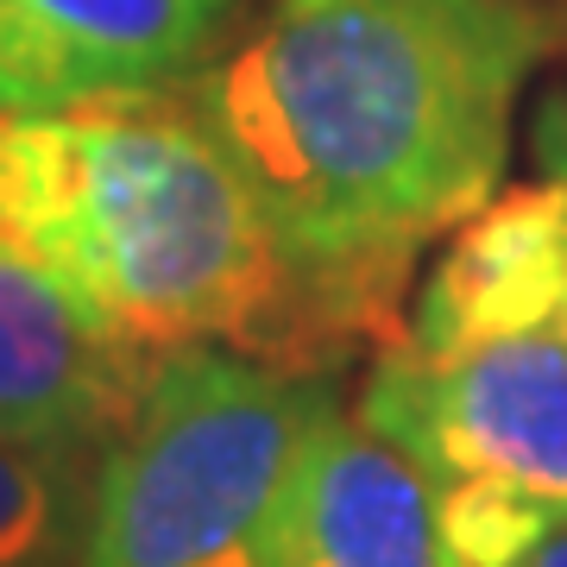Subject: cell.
<instances>
[{
  "label": "cell",
  "mask_w": 567,
  "mask_h": 567,
  "mask_svg": "<svg viewBox=\"0 0 567 567\" xmlns=\"http://www.w3.org/2000/svg\"><path fill=\"white\" fill-rule=\"evenodd\" d=\"M341 410V372L227 347L158 353L107 442L82 567H265L290 473Z\"/></svg>",
  "instance_id": "3"
},
{
  "label": "cell",
  "mask_w": 567,
  "mask_h": 567,
  "mask_svg": "<svg viewBox=\"0 0 567 567\" xmlns=\"http://www.w3.org/2000/svg\"><path fill=\"white\" fill-rule=\"evenodd\" d=\"M517 567H567V529H555L548 543H536V548H529V555H524Z\"/></svg>",
  "instance_id": "10"
},
{
  "label": "cell",
  "mask_w": 567,
  "mask_h": 567,
  "mask_svg": "<svg viewBox=\"0 0 567 567\" xmlns=\"http://www.w3.org/2000/svg\"><path fill=\"white\" fill-rule=\"evenodd\" d=\"M548 39L536 0H271L183 102L372 360L404 341L416 259L498 196Z\"/></svg>",
  "instance_id": "1"
},
{
  "label": "cell",
  "mask_w": 567,
  "mask_h": 567,
  "mask_svg": "<svg viewBox=\"0 0 567 567\" xmlns=\"http://www.w3.org/2000/svg\"><path fill=\"white\" fill-rule=\"evenodd\" d=\"M95 480V454H58L0 435V567H82Z\"/></svg>",
  "instance_id": "9"
},
{
  "label": "cell",
  "mask_w": 567,
  "mask_h": 567,
  "mask_svg": "<svg viewBox=\"0 0 567 567\" xmlns=\"http://www.w3.org/2000/svg\"><path fill=\"white\" fill-rule=\"evenodd\" d=\"M555 334H561V341H567V303H561V316H555Z\"/></svg>",
  "instance_id": "12"
},
{
  "label": "cell",
  "mask_w": 567,
  "mask_h": 567,
  "mask_svg": "<svg viewBox=\"0 0 567 567\" xmlns=\"http://www.w3.org/2000/svg\"><path fill=\"white\" fill-rule=\"evenodd\" d=\"M246 25V0H0V114L177 95Z\"/></svg>",
  "instance_id": "5"
},
{
  "label": "cell",
  "mask_w": 567,
  "mask_h": 567,
  "mask_svg": "<svg viewBox=\"0 0 567 567\" xmlns=\"http://www.w3.org/2000/svg\"><path fill=\"white\" fill-rule=\"evenodd\" d=\"M555 39H561V51H567V0H561V20H555Z\"/></svg>",
  "instance_id": "11"
},
{
  "label": "cell",
  "mask_w": 567,
  "mask_h": 567,
  "mask_svg": "<svg viewBox=\"0 0 567 567\" xmlns=\"http://www.w3.org/2000/svg\"><path fill=\"white\" fill-rule=\"evenodd\" d=\"M567 303V183H511L442 240L410 297L404 341L423 353L555 328Z\"/></svg>",
  "instance_id": "8"
},
{
  "label": "cell",
  "mask_w": 567,
  "mask_h": 567,
  "mask_svg": "<svg viewBox=\"0 0 567 567\" xmlns=\"http://www.w3.org/2000/svg\"><path fill=\"white\" fill-rule=\"evenodd\" d=\"M0 240L145 353L227 347L297 372L360 360L183 89L0 114Z\"/></svg>",
  "instance_id": "2"
},
{
  "label": "cell",
  "mask_w": 567,
  "mask_h": 567,
  "mask_svg": "<svg viewBox=\"0 0 567 567\" xmlns=\"http://www.w3.org/2000/svg\"><path fill=\"white\" fill-rule=\"evenodd\" d=\"M353 410L429 473L454 567H517L567 529V341L555 328L454 353L391 341L365 360Z\"/></svg>",
  "instance_id": "4"
},
{
  "label": "cell",
  "mask_w": 567,
  "mask_h": 567,
  "mask_svg": "<svg viewBox=\"0 0 567 567\" xmlns=\"http://www.w3.org/2000/svg\"><path fill=\"white\" fill-rule=\"evenodd\" d=\"M158 353L58 284L32 252L0 240V435L58 454H95L126 429L152 385Z\"/></svg>",
  "instance_id": "6"
},
{
  "label": "cell",
  "mask_w": 567,
  "mask_h": 567,
  "mask_svg": "<svg viewBox=\"0 0 567 567\" xmlns=\"http://www.w3.org/2000/svg\"><path fill=\"white\" fill-rule=\"evenodd\" d=\"M265 567H454V555L429 473L341 404L290 473Z\"/></svg>",
  "instance_id": "7"
}]
</instances>
